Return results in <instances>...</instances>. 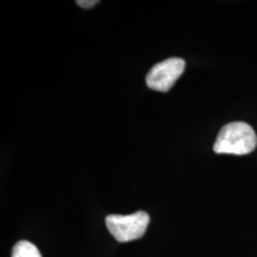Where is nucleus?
<instances>
[{
    "instance_id": "f257e3e1",
    "label": "nucleus",
    "mask_w": 257,
    "mask_h": 257,
    "mask_svg": "<svg viewBox=\"0 0 257 257\" xmlns=\"http://www.w3.org/2000/svg\"><path fill=\"white\" fill-rule=\"evenodd\" d=\"M257 136L249 124L236 121L225 125L218 135L213 150L217 154L246 155L255 150Z\"/></svg>"
},
{
    "instance_id": "f03ea898",
    "label": "nucleus",
    "mask_w": 257,
    "mask_h": 257,
    "mask_svg": "<svg viewBox=\"0 0 257 257\" xmlns=\"http://www.w3.org/2000/svg\"><path fill=\"white\" fill-rule=\"evenodd\" d=\"M149 220V214L143 211L135 212L128 216L110 214L106 217V226L115 240L127 243L143 236L148 229Z\"/></svg>"
},
{
    "instance_id": "7ed1b4c3",
    "label": "nucleus",
    "mask_w": 257,
    "mask_h": 257,
    "mask_svg": "<svg viewBox=\"0 0 257 257\" xmlns=\"http://www.w3.org/2000/svg\"><path fill=\"white\" fill-rule=\"evenodd\" d=\"M185 67V61L178 57L162 61L155 64L148 73L147 86L157 92H168L184 73Z\"/></svg>"
},
{
    "instance_id": "20e7f679",
    "label": "nucleus",
    "mask_w": 257,
    "mask_h": 257,
    "mask_svg": "<svg viewBox=\"0 0 257 257\" xmlns=\"http://www.w3.org/2000/svg\"><path fill=\"white\" fill-rule=\"evenodd\" d=\"M12 257H42L34 244L27 240H21L14 246Z\"/></svg>"
},
{
    "instance_id": "39448f33",
    "label": "nucleus",
    "mask_w": 257,
    "mask_h": 257,
    "mask_svg": "<svg viewBox=\"0 0 257 257\" xmlns=\"http://www.w3.org/2000/svg\"><path fill=\"white\" fill-rule=\"evenodd\" d=\"M76 4L81 6V8L89 9L98 4V2H96V0H91V2H88V0H79V2H76Z\"/></svg>"
}]
</instances>
